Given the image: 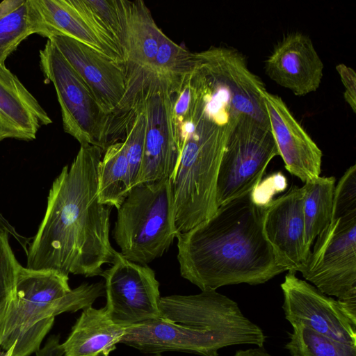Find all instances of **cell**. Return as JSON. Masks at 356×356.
I'll use <instances>...</instances> for the list:
<instances>
[{"label": "cell", "mask_w": 356, "mask_h": 356, "mask_svg": "<svg viewBox=\"0 0 356 356\" xmlns=\"http://www.w3.org/2000/svg\"><path fill=\"white\" fill-rule=\"evenodd\" d=\"M103 150L83 144L71 165L63 168L47 197L44 216L27 252L26 268L65 276L101 275L117 251L109 238L111 207L98 196Z\"/></svg>", "instance_id": "cell-1"}, {"label": "cell", "mask_w": 356, "mask_h": 356, "mask_svg": "<svg viewBox=\"0 0 356 356\" xmlns=\"http://www.w3.org/2000/svg\"><path fill=\"white\" fill-rule=\"evenodd\" d=\"M250 193L176 236L180 274L202 291L261 284L285 271L263 232L265 207L253 203Z\"/></svg>", "instance_id": "cell-2"}, {"label": "cell", "mask_w": 356, "mask_h": 356, "mask_svg": "<svg viewBox=\"0 0 356 356\" xmlns=\"http://www.w3.org/2000/svg\"><path fill=\"white\" fill-rule=\"evenodd\" d=\"M68 280V276L55 272L20 266L2 327L0 349L7 351L15 345L11 356H30L40 348L57 315L90 307L105 296L102 282L83 283L71 289Z\"/></svg>", "instance_id": "cell-3"}, {"label": "cell", "mask_w": 356, "mask_h": 356, "mask_svg": "<svg viewBox=\"0 0 356 356\" xmlns=\"http://www.w3.org/2000/svg\"><path fill=\"white\" fill-rule=\"evenodd\" d=\"M235 120L220 123L205 114L201 104L193 115L170 180L177 234L209 219L218 210V174L225 142Z\"/></svg>", "instance_id": "cell-4"}, {"label": "cell", "mask_w": 356, "mask_h": 356, "mask_svg": "<svg viewBox=\"0 0 356 356\" xmlns=\"http://www.w3.org/2000/svg\"><path fill=\"white\" fill-rule=\"evenodd\" d=\"M117 210L113 237L130 261L147 265L161 257L177 235L169 179L134 186Z\"/></svg>", "instance_id": "cell-5"}, {"label": "cell", "mask_w": 356, "mask_h": 356, "mask_svg": "<svg viewBox=\"0 0 356 356\" xmlns=\"http://www.w3.org/2000/svg\"><path fill=\"white\" fill-rule=\"evenodd\" d=\"M40 65L45 79L56 89L66 133L81 145H95L103 152L124 138L114 117L104 111L85 81L49 39L40 51Z\"/></svg>", "instance_id": "cell-6"}, {"label": "cell", "mask_w": 356, "mask_h": 356, "mask_svg": "<svg viewBox=\"0 0 356 356\" xmlns=\"http://www.w3.org/2000/svg\"><path fill=\"white\" fill-rule=\"evenodd\" d=\"M278 155L270 125L247 115H238L227 136L219 167L218 207L251 192Z\"/></svg>", "instance_id": "cell-7"}, {"label": "cell", "mask_w": 356, "mask_h": 356, "mask_svg": "<svg viewBox=\"0 0 356 356\" xmlns=\"http://www.w3.org/2000/svg\"><path fill=\"white\" fill-rule=\"evenodd\" d=\"M300 273L320 291L356 310V210L332 214Z\"/></svg>", "instance_id": "cell-8"}, {"label": "cell", "mask_w": 356, "mask_h": 356, "mask_svg": "<svg viewBox=\"0 0 356 356\" xmlns=\"http://www.w3.org/2000/svg\"><path fill=\"white\" fill-rule=\"evenodd\" d=\"M160 317L194 329L217 332L234 339L238 345L263 347L266 336L248 319L238 305L216 290L195 295L161 297Z\"/></svg>", "instance_id": "cell-9"}, {"label": "cell", "mask_w": 356, "mask_h": 356, "mask_svg": "<svg viewBox=\"0 0 356 356\" xmlns=\"http://www.w3.org/2000/svg\"><path fill=\"white\" fill-rule=\"evenodd\" d=\"M282 308L292 326L302 325L328 338L356 347V310L320 291L296 273L281 284Z\"/></svg>", "instance_id": "cell-10"}, {"label": "cell", "mask_w": 356, "mask_h": 356, "mask_svg": "<svg viewBox=\"0 0 356 356\" xmlns=\"http://www.w3.org/2000/svg\"><path fill=\"white\" fill-rule=\"evenodd\" d=\"M138 102L145 112L146 131L136 185L171 180L181 154L172 119L173 95L165 83L152 78L140 95Z\"/></svg>", "instance_id": "cell-11"}, {"label": "cell", "mask_w": 356, "mask_h": 356, "mask_svg": "<svg viewBox=\"0 0 356 356\" xmlns=\"http://www.w3.org/2000/svg\"><path fill=\"white\" fill-rule=\"evenodd\" d=\"M101 275L105 280V307L115 323L128 327L160 317L159 282L148 266L130 261L118 252Z\"/></svg>", "instance_id": "cell-12"}, {"label": "cell", "mask_w": 356, "mask_h": 356, "mask_svg": "<svg viewBox=\"0 0 356 356\" xmlns=\"http://www.w3.org/2000/svg\"><path fill=\"white\" fill-rule=\"evenodd\" d=\"M48 39L85 81L104 111L123 126L130 115L126 111L128 82L124 63L67 36Z\"/></svg>", "instance_id": "cell-13"}, {"label": "cell", "mask_w": 356, "mask_h": 356, "mask_svg": "<svg viewBox=\"0 0 356 356\" xmlns=\"http://www.w3.org/2000/svg\"><path fill=\"white\" fill-rule=\"evenodd\" d=\"M123 26V56L128 92L126 111H132L152 78L162 31L141 0H118Z\"/></svg>", "instance_id": "cell-14"}, {"label": "cell", "mask_w": 356, "mask_h": 356, "mask_svg": "<svg viewBox=\"0 0 356 356\" xmlns=\"http://www.w3.org/2000/svg\"><path fill=\"white\" fill-rule=\"evenodd\" d=\"M36 10L40 33L49 38L63 35L123 63L118 43L86 0H32Z\"/></svg>", "instance_id": "cell-15"}, {"label": "cell", "mask_w": 356, "mask_h": 356, "mask_svg": "<svg viewBox=\"0 0 356 356\" xmlns=\"http://www.w3.org/2000/svg\"><path fill=\"white\" fill-rule=\"evenodd\" d=\"M195 67L204 76L227 89L241 115L269 124L264 102V82L248 68L245 56L226 47H211L195 53Z\"/></svg>", "instance_id": "cell-16"}, {"label": "cell", "mask_w": 356, "mask_h": 356, "mask_svg": "<svg viewBox=\"0 0 356 356\" xmlns=\"http://www.w3.org/2000/svg\"><path fill=\"white\" fill-rule=\"evenodd\" d=\"M120 343L143 353L178 351L201 356H219L220 348L238 345L223 334L194 329L161 317L126 327Z\"/></svg>", "instance_id": "cell-17"}, {"label": "cell", "mask_w": 356, "mask_h": 356, "mask_svg": "<svg viewBox=\"0 0 356 356\" xmlns=\"http://www.w3.org/2000/svg\"><path fill=\"white\" fill-rule=\"evenodd\" d=\"M303 188L292 186L265 207L263 232L278 264L300 272L308 258L304 245Z\"/></svg>", "instance_id": "cell-18"}, {"label": "cell", "mask_w": 356, "mask_h": 356, "mask_svg": "<svg viewBox=\"0 0 356 356\" xmlns=\"http://www.w3.org/2000/svg\"><path fill=\"white\" fill-rule=\"evenodd\" d=\"M263 97L272 134L286 170L303 183L320 177L322 151L280 96L266 90Z\"/></svg>", "instance_id": "cell-19"}, {"label": "cell", "mask_w": 356, "mask_h": 356, "mask_svg": "<svg viewBox=\"0 0 356 356\" xmlns=\"http://www.w3.org/2000/svg\"><path fill=\"white\" fill-rule=\"evenodd\" d=\"M323 63L310 38L300 32L284 35L265 60L266 74L296 96L316 91L323 76Z\"/></svg>", "instance_id": "cell-20"}, {"label": "cell", "mask_w": 356, "mask_h": 356, "mask_svg": "<svg viewBox=\"0 0 356 356\" xmlns=\"http://www.w3.org/2000/svg\"><path fill=\"white\" fill-rule=\"evenodd\" d=\"M52 120L34 96L6 65H0V142L33 140Z\"/></svg>", "instance_id": "cell-21"}, {"label": "cell", "mask_w": 356, "mask_h": 356, "mask_svg": "<svg viewBox=\"0 0 356 356\" xmlns=\"http://www.w3.org/2000/svg\"><path fill=\"white\" fill-rule=\"evenodd\" d=\"M126 327L115 323L106 307L84 308L62 343L65 356H109L124 334Z\"/></svg>", "instance_id": "cell-22"}, {"label": "cell", "mask_w": 356, "mask_h": 356, "mask_svg": "<svg viewBox=\"0 0 356 356\" xmlns=\"http://www.w3.org/2000/svg\"><path fill=\"white\" fill-rule=\"evenodd\" d=\"M335 181L334 177H318L302 186L304 245L308 255L314 240L331 221Z\"/></svg>", "instance_id": "cell-23"}, {"label": "cell", "mask_w": 356, "mask_h": 356, "mask_svg": "<svg viewBox=\"0 0 356 356\" xmlns=\"http://www.w3.org/2000/svg\"><path fill=\"white\" fill-rule=\"evenodd\" d=\"M39 21L32 0L0 3V65L31 34H39Z\"/></svg>", "instance_id": "cell-24"}, {"label": "cell", "mask_w": 356, "mask_h": 356, "mask_svg": "<svg viewBox=\"0 0 356 356\" xmlns=\"http://www.w3.org/2000/svg\"><path fill=\"white\" fill-rule=\"evenodd\" d=\"M131 188L124 141L109 145L98 167V196L102 204L120 207Z\"/></svg>", "instance_id": "cell-25"}, {"label": "cell", "mask_w": 356, "mask_h": 356, "mask_svg": "<svg viewBox=\"0 0 356 356\" xmlns=\"http://www.w3.org/2000/svg\"><path fill=\"white\" fill-rule=\"evenodd\" d=\"M195 65V53L176 44L162 33L152 78L166 84L175 95Z\"/></svg>", "instance_id": "cell-26"}, {"label": "cell", "mask_w": 356, "mask_h": 356, "mask_svg": "<svg viewBox=\"0 0 356 356\" xmlns=\"http://www.w3.org/2000/svg\"><path fill=\"white\" fill-rule=\"evenodd\" d=\"M285 345L291 356H356V347L321 335L302 325L293 326Z\"/></svg>", "instance_id": "cell-27"}, {"label": "cell", "mask_w": 356, "mask_h": 356, "mask_svg": "<svg viewBox=\"0 0 356 356\" xmlns=\"http://www.w3.org/2000/svg\"><path fill=\"white\" fill-rule=\"evenodd\" d=\"M134 113L125 126L124 143L131 188L136 186L143 156L146 131V115L138 102Z\"/></svg>", "instance_id": "cell-28"}, {"label": "cell", "mask_w": 356, "mask_h": 356, "mask_svg": "<svg viewBox=\"0 0 356 356\" xmlns=\"http://www.w3.org/2000/svg\"><path fill=\"white\" fill-rule=\"evenodd\" d=\"M20 266L9 244L8 231L0 224V337Z\"/></svg>", "instance_id": "cell-29"}, {"label": "cell", "mask_w": 356, "mask_h": 356, "mask_svg": "<svg viewBox=\"0 0 356 356\" xmlns=\"http://www.w3.org/2000/svg\"><path fill=\"white\" fill-rule=\"evenodd\" d=\"M86 1L101 20L121 50L124 32L118 0H86Z\"/></svg>", "instance_id": "cell-30"}, {"label": "cell", "mask_w": 356, "mask_h": 356, "mask_svg": "<svg viewBox=\"0 0 356 356\" xmlns=\"http://www.w3.org/2000/svg\"><path fill=\"white\" fill-rule=\"evenodd\" d=\"M288 186L286 177L281 172H276L262 179L250 193L253 203L266 207L273 200L274 196L284 192Z\"/></svg>", "instance_id": "cell-31"}, {"label": "cell", "mask_w": 356, "mask_h": 356, "mask_svg": "<svg viewBox=\"0 0 356 356\" xmlns=\"http://www.w3.org/2000/svg\"><path fill=\"white\" fill-rule=\"evenodd\" d=\"M344 87L343 97L353 113L356 112V74L354 70L345 64L336 66Z\"/></svg>", "instance_id": "cell-32"}, {"label": "cell", "mask_w": 356, "mask_h": 356, "mask_svg": "<svg viewBox=\"0 0 356 356\" xmlns=\"http://www.w3.org/2000/svg\"><path fill=\"white\" fill-rule=\"evenodd\" d=\"M64 349L60 343L59 335H51L45 345L35 352V356H63Z\"/></svg>", "instance_id": "cell-33"}, {"label": "cell", "mask_w": 356, "mask_h": 356, "mask_svg": "<svg viewBox=\"0 0 356 356\" xmlns=\"http://www.w3.org/2000/svg\"><path fill=\"white\" fill-rule=\"evenodd\" d=\"M234 356H271L263 347H257L247 350H239Z\"/></svg>", "instance_id": "cell-34"}, {"label": "cell", "mask_w": 356, "mask_h": 356, "mask_svg": "<svg viewBox=\"0 0 356 356\" xmlns=\"http://www.w3.org/2000/svg\"><path fill=\"white\" fill-rule=\"evenodd\" d=\"M15 345H13L11 348H10L8 350L5 351L1 349H0V356H11L13 349H14Z\"/></svg>", "instance_id": "cell-35"}, {"label": "cell", "mask_w": 356, "mask_h": 356, "mask_svg": "<svg viewBox=\"0 0 356 356\" xmlns=\"http://www.w3.org/2000/svg\"><path fill=\"white\" fill-rule=\"evenodd\" d=\"M150 356H162L161 353H156V354H154L153 355H150Z\"/></svg>", "instance_id": "cell-36"}]
</instances>
